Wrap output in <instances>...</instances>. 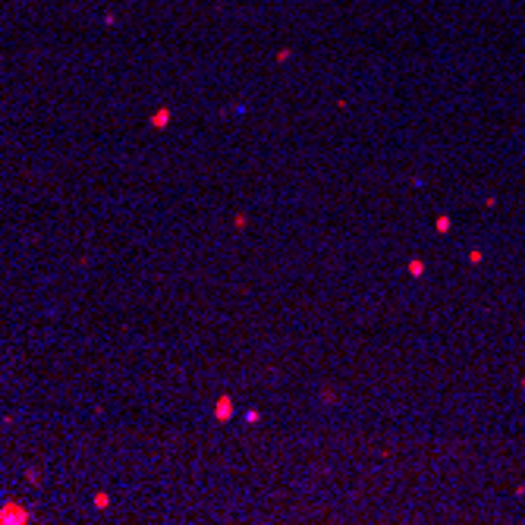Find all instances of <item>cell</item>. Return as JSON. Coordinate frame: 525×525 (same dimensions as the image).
I'll return each mask as SVG.
<instances>
[{"label":"cell","instance_id":"6da1fadb","mask_svg":"<svg viewBox=\"0 0 525 525\" xmlns=\"http://www.w3.org/2000/svg\"><path fill=\"white\" fill-rule=\"evenodd\" d=\"M25 510H19V506H3L0 510V522H25Z\"/></svg>","mask_w":525,"mask_h":525},{"label":"cell","instance_id":"7a4b0ae2","mask_svg":"<svg viewBox=\"0 0 525 525\" xmlns=\"http://www.w3.org/2000/svg\"><path fill=\"white\" fill-rule=\"evenodd\" d=\"M167 117H170V114H167V110H161V114H158V117H154V120H151V123H154V126H163V123H167Z\"/></svg>","mask_w":525,"mask_h":525}]
</instances>
